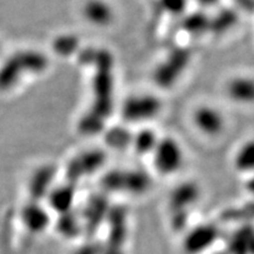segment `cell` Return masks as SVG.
Here are the masks:
<instances>
[{"label":"cell","mask_w":254,"mask_h":254,"mask_svg":"<svg viewBox=\"0 0 254 254\" xmlns=\"http://www.w3.org/2000/svg\"><path fill=\"white\" fill-rule=\"evenodd\" d=\"M160 137L153 129L144 128L132 138V146L140 155H152Z\"/></svg>","instance_id":"8"},{"label":"cell","mask_w":254,"mask_h":254,"mask_svg":"<svg viewBox=\"0 0 254 254\" xmlns=\"http://www.w3.org/2000/svg\"><path fill=\"white\" fill-rule=\"evenodd\" d=\"M236 171L241 173L254 172V139L245 141L238 146L233 157Z\"/></svg>","instance_id":"7"},{"label":"cell","mask_w":254,"mask_h":254,"mask_svg":"<svg viewBox=\"0 0 254 254\" xmlns=\"http://www.w3.org/2000/svg\"><path fill=\"white\" fill-rule=\"evenodd\" d=\"M50 62L41 50L22 49L0 61V92L5 93L18 88L29 77L44 74Z\"/></svg>","instance_id":"1"},{"label":"cell","mask_w":254,"mask_h":254,"mask_svg":"<svg viewBox=\"0 0 254 254\" xmlns=\"http://www.w3.org/2000/svg\"><path fill=\"white\" fill-rule=\"evenodd\" d=\"M150 156L155 171L165 177L179 173L187 157L182 143L174 137H160Z\"/></svg>","instance_id":"2"},{"label":"cell","mask_w":254,"mask_h":254,"mask_svg":"<svg viewBox=\"0 0 254 254\" xmlns=\"http://www.w3.org/2000/svg\"><path fill=\"white\" fill-rule=\"evenodd\" d=\"M84 20L95 28H107L116 19L115 6L109 0H85L81 6Z\"/></svg>","instance_id":"6"},{"label":"cell","mask_w":254,"mask_h":254,"mask_svg":"<svg viewBox=\"0 0 254 254\" xmlns=\"http://www.w3.org/2000/svg\"><path fill=\"white\" fill-rule=\"evenodd\" d=\"M198 1L201 2L202 4H212L214 2H216L217 0H198Z\"/></svg>","instance_id":"9"},{"label":"cell","mask_w":254,"mask_h":254,"mask_svg":"<svg viewBox=\"0 0 254 254\" xmlns=\"http://www.w3.org/2000/svg\"><path fill=\"white\" fill-rule=\"evenodd\" d=\"M162 101L150 92H137L126 98L122 104L124 120L131 124H145L161 114Z\"/></svg>","instance_id":"3"},{"label":"cell","mask_w":254,"mask_h":254,"mask_svg":"<svg viewBox=\"0 0 254 254\" xmlns=\"http://www.w3.org/2000/svg\"><path fill=\"white\" fill-rule=\"evenodd\" d=\"M190 121L194 128L205 138L219 137L227 127L225 114L217 106L208 103L196 106L190 115Z\"/></svg>","instance_id":"4"},{"label":"cell","mask_w":254,"mask_h":254,"mask_svg":"<svg viewBox=\"0 0 254 254\" xmlns=\"http://www.w3.org/2000/svg\"><path fill=\"white\" fill-rule=\"evenodd\" d=\"M225 94L240 106L254 105V75L241 73L230 77L225 84Z\"/></svg>","instance_id":"5"},{"label":"cell","mask_w":254,"mask_h":254,"mask_svg":"<svg viewBox=\"0 0 254 254\" xmlns=\"http://www.w3.org/2000/svg\"><path fill=\"white\" fill-rule=\"evenodd\" d=\"M3 51V46H2V44H1V42H0V61L2 60V58H3V55H2V52Z\"/></svg>","instance_id":"10"}]
</instances>
